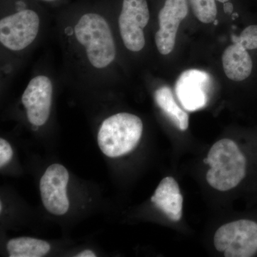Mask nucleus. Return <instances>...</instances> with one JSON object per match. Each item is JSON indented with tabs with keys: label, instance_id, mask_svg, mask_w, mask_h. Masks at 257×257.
<instances>
[{
	"label": "nucleus",
	"instance_id": "nucleus-1",
	"mask_svg": "<svg viewBox=\"0 0 257 257\" xmlns=\"http://www.w3.org/2000/svg\"><path fill=\"white\" fill-rule=\"evenodd\" d=\"M204 162L210 167L206 175L208 184L220 192L235 188L246 177V157L236 143L229 139L216 142Z\"/></svg>",
	"mask_w": 257,
	"mask_h": 257
},
{
	"label": "nucleus",
	"instance_id": "nucleus-2",
	"mask_svg": "<svg viewBox=\"0 0 257 257\" xmlns=\"http://www.w3.org/2000/svg\"><path fill=\"white\" fill-rule=\"evenodd\" d=\"M143 131V121L138 116L118 113L103 121L98 133V145L106 156H123L136 148Z\"/></svg>",
	"mask_w": 257,
	"mask_h": 257
},
{
	"label": "nucleus",
	"instance_id": "nucleus-3",
	"mask_svg": "<svg viewBox=\"0 0 257 257\" xmlns=\"http://www.w3.org/2000/svg\"><path fill=\"white\" fill-rule=\"evenodd\" d=\"M76 38L84 46L94 67L104 68L114 61L116 47L109 25L99 15H83L74 28Z\"/></svg>",
	"mask_w": 257,
	"mask_h": 257
},
{
	"label": "nucleus",
	"instance_id": "nucleus-4",
	"mask_svg": "<svg viewBox=\"0 0 257 257\" xmlns=\"http://www.w3.org/2000/svg\"><path fill=\"white\" fill-rule=\"evenodd\" d=\"M214 246L226 257H251L257 253V222L240 219L216 230Z\"/></svg>",
	"mask_w": 257,
	"mask_h": 257
},
{
	"label": "nucleus",
	"instance_id": "nucleus-5",
	"mask_svg": "<svg viewBox=\"0 0 257 257\" xmlns=\"http://www.w3.org/2000/svg\"><path fill=\"white\" fill-rule=\"evenodd\" d=\"M40 18L35 12L25 10L0 21V42L13 51L23 50L36 38Z\"/></svg>",
	"mask_w": 257,
	"mask_h": 257
},
{
	"label": "nucleus",
	"instance_id": "nucleus-6",
	"mask_svg": "<svg viewBox=\"0 0 257 257\" xmlns=\"http://www.w3.org/2000/svg\"><path fill=\"white\" fill-rule=\"evenodd\" d=\"M150 20L146 0H124L119 18V27L125 47L133 52L142 50L145 45L143 29Z\"/></svg>",
	"mask_w": 257,
	"mask_h": 257
},
{
	"label": "nucleus",
	"instance_id": "nucleus-7",
	"mask_svg": "<svg viewBox=\"0 0 257 257\" xmlns=\"http://www.w3.org/2000/svg\"><path fill=\"white\" fill-rule=\"evenodd\" d=\"M69 179L68 171L60 164L50 166L42 175L40 184L42 201L51 214L62 216L68 211L67 187Z\"/></svg>",
	"mask_w": 257,
	"mask_h": 257
},
{
	"label": "nucleus",
	"instance_id": "nucleus-8",
	"mask_svg": "<svg viewBox=\"0 0 257 257\" xmlns=\"http://www.w3.org/2000/svg\"><path fill=\"white\" fill-rule=\"evenodd\" d=\"M211 84L210 75L204 71H184L176 83V95L184 109L197 111L207 104Z\"/></svg>",
	"mask_w": 257,
	"mask_h": 257
},
{
	"label": "nucleus",
	"instance_id": "nucleus-9",
	"mask_svg": "<svg viewBox=\"0 0 257 257\" xmlns=\"http://www.w3.org/2000/svg\"><path fill=\"white\" fill-rule=\"evenodd\" d=\"M53 87L45 76H37L29 83L22 96V102L27 110L30 122L34 126H42L50 114Z\"/></svg>",
	"mask_w": 257,
	"mask_h": 257
},
{
	"label": "nucleus",
	"instance_id": "nucleus-10",
	"mask_svg": "<svg viewBox=\"0 0 257 257\" xmlns=\"http://www.w3.org/2000/svg\"><path fill=\"white\" fill-rule=\"evenodd\" d=\"M187 0H166L159 14L160 29L155 35L159 52L167 55L175 47L179 24L188 15Z\"/></svg>",
	"mask_w": 257,
	"mask_h": 257
},
{
	"label": "nucleus",
	"instance_id": "nucleus-11",
	"mask_svg": "<svg viewBox=\"0 0 257 257\" xmlns=\"http://www.w3.org/2000/svg\"><path fill=\"white\" fill-rule=\"evenodd\" d=\"M151 201L171 220L179 221L182 219L183 197L178 183L173 177H165L161 181Z\"/></svg>",
	"mask_w": 257,
	"mask_h": 257
},
{
	"label": "nucleus",
	"instance_id": "nucleus-12",
	"mask_svg": "<svg viewBox=\"0 0 257 257\" xmlns=\"http://www.w3.org/2000/svg\"><path fill=\"white\" fill-rule=\"evenodd\" d=\"M222 63L226 77L236 82L247 78L252 70L251 57L239 42L230 45L225 50Z\"/></svg>",
	"mask_w": 257,
	"mask_h": 257
},
{
	"label": "nucleus",
	"instance_id": "nucleus-13",
	"mask_svg": "<svg viewBox=\"0 0 257 257\" xmlns=\"http://www.w3.org/2000/svg\"><path fill=\"white\" fill-rule=\"evenodd\" d=\"M155 97L157 105L175 122L179 130L186 131L189 126V115L179 107L170 88L162 87L157 89Z\"/></svg>",
	"mask_w": 257,
	"mask_h": 257
},
{
	"label": "nucleus",
	"instance_id": "nucleus-14",
	"mask_svg": "<svg viewBox=\"0 0 257 257\" xmlns=\"http://www.w3.org/2000/svg\"><path fill=\"white\" fill-rule=\"evenodd\" d=\"M10 257H42L50 251V243L31 237H19L10 240L8 245Z\"/></svg>",
	"mask_w": 257,
	"mask_h": 257
},
{
	"label": "nucleus",
	"instance_id": "nucleus-15",
	"mask_svg": "<svg viewBox=\"0 0 257 257\" xmlns=\"http://www.w3.org/2000/svg\"><path fill=\"white\" fill-rule=\"evenodd\" d=\"M189 3L199 21L205 24L214 23L217 13L215 0H189Z\"/></svg>",
	"mask_w": 257,
	"mask_h": 257
},
{
	"label": "nucleus",
	"instance_id": "nucleus-16",
	"mask_svg": "<svg viewBox=\"0 0 257 257\" xmlns=\"http://www.w3.org/2000/svg\"><path fill=\"white\" fill-rule=\"evenodd\" d=\"M239 38V43L246 50L257 49V25H250L244 29Z\"/></svg>",
	"mask_w": 257,
	"mask_h": 257
},
{
	"label": "nucleus",
	"instance_id": "nucleus-17",
	"mask_svg": "<svg viewBox=\"0 0 257 257\" xmlns=\"http://www.w3.org/2000/svg\"><path fill=\"white\" fill-rule=\"evenodd\" d=\"M13 157V150L10 144L4 139H0V167L9 163Z\"/></svg>",
	"mask_w": 257,
	"mask_h": 257
},
{
	"label": "nucleus",
	"instance_id": "nucleus-18",
	"mask_svg": "<svg viewBox=\"0 0 257 257\" xmlns=\"http://www.w3.org/2000/svg\"><path fill=\"white\" fill-rule=\"evenodd\" d=\"M77 257H95L96 254L92 250L87 249L84 250L82 252L79 253L78 254L76 255Z\"/></svg>",
	"mask_w": 257,
	"mask_h": 257
},
{
	"label": "nucleus",
	"instance_id": "nucleus-19",
	"mask_svg": "<svg viewBox=\"0 0 257 257\" xmlns=\"http://www.w3.org/2000/svg\"><path fill=\"white\" fill-rule=\"evenodd\" d=\"M233 10H234V7H233V5L231 3H225L224 4V11L225 13L226 14H232Z\"/></svg>",
	"mask_w": 257,
	"mask_h": 257
},
{
	"label": "nucleus",
	"instance_id": "nucleus-20",
	"mask_svg": "<svg viewBox=\"0 0 257 257\" xmlns=\"http://www.w3.org/2000/svg\"><path fill=\"white\" fill-rule=\"evenodd\" d=\"M235 17H239V15L237 13H232V20H235Z\"/></svg>",
	"mask_w": 257,
	"mask_h": 257
},
{
	"label": "nucleus",
	"instance_id": "nucleus-21",
	"mask_svg": "<svg viewBox=\"0 0 257 257\" xmlns=\"http://www.w3.org/2000/svg\"><path fill=\"white\" fill-rule=\"evenodd\" d=\"M218 2H220V3H225L226 2L229 1V0H217Z\"/></svg>",
	"mask_w": 257,
	"mask_h": 257
},
{
	"label": "nucleus",
	"instance_id": "nucleus-22",
	"mask_svg": "<svg viewBox=\"0 0 257 257\" xmlns=\"http://www.w3.org/2000/svg\"><path fill=\"white\" fill-rule=\"evenodd\" d=\"M218 23H219V21H218V20H216H216H214V25H217Z\"/></svg>",
	"mask_w": 257,
	"mask_h": 257
},
{
	"label": "nucleus",
	"instance_id": "nucleus-23",
	"mask_svg": "<svg viewBox=\"0 0 257 257\" xmlns=\"http://www.w3.org/2000/svg\"><path fill=\"white\" fill-rule=\"evenodd\" d=\"M3 210V203L0 202V211Z\"/></svg>",
	"mask_w": 257,
	"mask_h": 257
}]
</instances>
